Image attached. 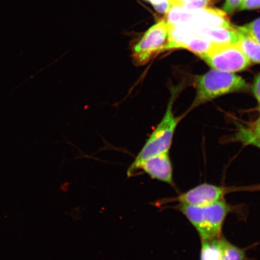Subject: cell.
Returning a JSON list of instances; mask_svg holds the SVG:
<instances>
[{"instance_id": "1", "label": "cell", "mask_w": 260, "mask_h": 260, "mask_svg": "<svg viewBox=\"0 0 260 260\" xmlns=\"http://www.w3.org/2000/svg\"><path fill=\"white\" fill-rule=\"evenodd\" d=\"M186 217L199 235L201 242L222 237L224 222L232 207L225 200L203 206L179 204L175 207Z\"/></svg>"}, {"instance_id": "2", "label": "cell", "mask_w": 260, "mask_h": 260, "mask_svg": "<svg viewBox=\"0 0 260 260\" xmlns=\"http://www.w3.org/2000/svg\"><path fill=\"white\" fill-rule=\"evenodd\" d=\"M174 98L175 93L173 92L164 118L149 136L135 160L130 165L127 171L128 177L135 175L137 172V168L141 162L170 151L175 129L178 123V118L175 116L172 110Z\"/></svg>"}, {"instance_id": "3", "label": "cell", "mask_w": 260, "mask_h": 260, "mask_svg": "<svg viewBox=\"0 0 260 260\" xmlns=\"http://www.w3.org/2000/svg\"><path fill=\"white\" fill-rule=\"evenodd\" d=\"M196 96L192 107H198L226 94L248 89L242 77L235 73L211 70L195 80Z\"/></svg>"}, {"instance_id": "4", "label": "cell", "mask_w": 260, "mask_h": 260, "mask_svg": "<svg viewBox=\"0 0 260 260\" xmlns=\"http://www.w3.org/2000/svg\"><path fill=\"white\" fill-rule=\"evenodd\" d=\"M168 36L169 27L165 19H161L151 26L133 45V63L136 66H143L157 54L165 51Z\"/></svg>"}, {"instance_id": "5", "label": "cell", "mask_w": 260, "mask_h": 260, "mask_svg": "<svg viewBox=\"0 0 260 260\" xmlns=\"http://www.w3.org/2000/svg\"><path fill=\"white\" fill-rule=\"evenodd\" d=\"M201 58L214 70L232 73L245 71L251 63L237 44L216 45Z\"/></svg>"}, {"instance_id": "6", "label": "cell", "mask_w": 260, "mask_h": 260, "mask_svg": "<svg viewBox=\"0 0 260 260\" xmlns=\"http://www.w3.org/2000/svg\"><path fill=\"white\" fill-rule=\"evenodd\" d=\"M242 190L240 187H224L204 183L179 194L177 197L172 198V200L190 206H203L223 200L226 194L232 191Z\"/></svg>"}, {"instance_id": "7", "label": "cell", "mask_w": 260, "mask_h": 260, "mask_svg": "<svg viewBox=\"0 0 260 260\" xmlns=\"http://www.w3.org/2000/svg\"><path fill=\"white\" fill-rule=\"evenodd\" d=\"M141 170L149 177L171 185L175 187L173 168L169 152L147 159L140 164L137 171Z\"/></svg>"}, {"instance_id": "8", "label": "cell", "mask_w": 260, "mask_h": 260, "mask_svg": "<svg viewBox=\"0 0 260 260\" xmlns=\"http://www.w3.org/2000/svg\"><path fill=\"white\" fill-rule=\"evenodd\" d=\"M190 25L196 35L215 44H236L239 41L240 36L233 26L226 28L196 24Z\"/></svg>"}, {"instance_id": "9", "label": "cell", "mask_w": 260, "mask_h": 260, "mask_svg": "<svg viewBox=\"0 0 260 260\" xmlns=\"http://www.w3.org/2000/svg\"><path fill=\"white\" fill-rule=\"evenodd\" d=\"M194 13L191 24L226 28L232 27L226 13L223 11L208 7L194 11Z\"/></svg>"}, {"instance_id": "10", "label": "cell", "mask_w": 260, "mask_h": 260, "mask_svg": "<svg viewBox=\"0 0 260 260\" xmlns=\"http://www.w3.org/2000/svg\"><path fill=\"white\" fill-rule=\"evenodd\" d=\"M225 240L222 236L218 239L202 241L200 260H222Z\"/></svg>"}, {"instance_id": "11", "label": "cell", "mask_w": 260, "mask_h": 260, "mask_svg": "<svg viewBox=\"0 0 260 260\" xmlns=\"http://www.w3.org/2000/svg\"><path fill=\"white\" fill-rule=\"evenodd\" d=\"M217 44H215L206 39L199 37L195 34L186 44L183 49L192 52L201 58L212 50Z\"/></svg>"}, {"instance_id": "12", "label": "cell", "mask_w": 260, "mask_h": 260, "mask_svg": "<svg viewBox=\"0 0 260 260\" xmlns=\"http://www.w3.org/2000/svg\"><path fill=\"white\" fill-rule=\"evenodd\" d=\"M239 36L240 40L236 44L241 49L251 63H260V44L251 38Z\"/></svg>"}, {"instance_id": "13", "label": "cell", "mask_w": 260, "mask_h": 260, "mask_svg": "<svg viewBox=\"0 0 260 260\" xmlns=\"http://www.w3.org/2000/svg\"><path fill=\"white\" fill-rule=\"evenodd\" d=\"M238 136L246 144L255 145L260 149V117L249 128L241 130Z\"/></svg>"}, {"instance_id": "14", "label": "cell", "mask_w": 260, "mask_h": 260, "mask_svg": "<svg viewBox=\"0 0 260 260\" xmlns=\"http://www.w3.org/2000/svg\"><path fill=\"white\" fill-rule=\"evenodd\" d=\"M240 36L251 38L260 44V17L241 27H236Z\"/></svg>"}, {"instance_id": "15", "label": "cell", "mask_w": 260, "mask_h": 260, "mask_svg": "<svg viewBox=\"0 0 260 260\" xmlns=\"http://www.w3.org/2000/svg\"><path fill=\"white\" fill-rule=\"evenodd\" d=\"M245 250L233 245L225 239L224 242L222 260H246Z\"/></svg>"}, {"instance_id": "16", "label": "cell", "mask_w": 260, "mask_h": 260, "mask_svg": "<svg viewBox=\"0 0 260 260\" xmlns=\"http://www.w3.org/2000/svg\"><path fill=\"white\" fill-rule=\"evenodd\" d=\"M150 4L160 14H167L171 8L170 0H143Z\"/></svg>"}, {"instance_id": "17", "label": "cell", "mask_w": 260, "mask_h": 260, "mask_svg": "<svg viewBox=\"0 0 260 260\" xmlns=\"http://www.w3.org/2000/svg\"><path fill=\"white\" fill-rule=\"evenodd\" d=\"M243 0H225L223 6V11L226 14H232L238 9Z\"/></svg>"}, {"instance_id": "18", "label": "cell", "mask_w": 260, "mask_h": 260, "mask_svg": "<svg viewBox=\"0 0 260 260\" xmlns=\"http://www.w3.org/2000/svg\"><path fill=\"white\" fill-rule=\"evenodd\" d=\"M260 9V0H243L239 11H249Z\"/></svg>"}, {"instance_id": "19", "label": "cell", "mask_w": 260, "mask_h": 260, "mask_svg": "<svg viewBox=\"0 0 260 260\" xmlns=\"http://www.w3.org/2000/svg\"><path fill=\"white\" fill-rule=\"evenodd\" d=\"M252 90L255 99L260 104V73L255 77L253 81Z\"/></svg>"}, {"instance_id": "20", "label": "cell", "mask_w": 260, "mask_h": 260, "mask_svg": "<svg viewBox=\"0 0 260 260\" xmlns=\"http://www.w3.org/2000/svg\"><path fill=\"white\" fill-rule=\"evenodd\" d=\"M259 111H260V104H259Z\"/></svg>"}]
</instances>
